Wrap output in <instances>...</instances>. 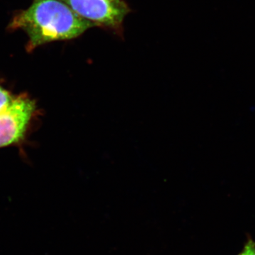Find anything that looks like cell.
Listing matches in <instances>:
<instances>
[{"mask_svg": "<svg viewBox=\"0 0 255 255\" xmlns=\"http://www.w3.org/2000/svg\"><path fill=\"white\" fill-rule=\"evenodd\" d=\"M238 255H245V254H244V253H243V251H242V253H240V254Z\"/></svg>", "mask_w": 255, "mask_h": 255, "instance_id": "277c9868", "label": "cell"}, {"mask_svg": "<svg viewBox=\"0 0 255 255\" xmlns=\"http://www.w3.org/2000/svg\"><path fill=\"white\" fill-rule=\"evenodd\" d=\"M80 17L95 26L121 33L126 16L130 12L124 0H61Z\"/></svg>", "mask_w": 255, "mask_h": 255, "instance_id": "7a4b0ae2", "label": "cell"}, {"mask_svg": "<svg viewBox=\"0 0 255 255\" xmlns=\"http://www.w3.org/2000/svg\"><path fill=\"white\" fill-rule=\"evenodd\" d=\"M36 112V104L28 96H16L12 103L0 110V147L21 141Z\"/></svg>", "mask_w": 255, "mask_h": 255, "instance_id": "3957f363", "label": "cell"}, {"mask_svg": "<svg viewBox=\"0 0 255 255\" xmlns=\"http://www.w3.org/2000/svg\"><path fill=\"white\" fill-rule=\"evenodd\" d=\"M93 27L61 0H33L27 9L16 13L8 29L23 30L28 37L26 50L31 52L50 42L78 38Z\"/></svg>", "mask_w": 255, "mask_h": 255, "instance_id": "6da1fadb", "label": "cell"}]
</instances>
